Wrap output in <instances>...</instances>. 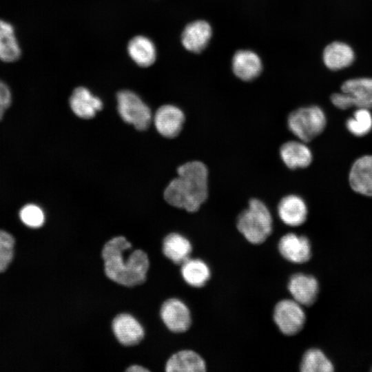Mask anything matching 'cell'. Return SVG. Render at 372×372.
<instances>
[{"instance_id": "6da1fadb", "label": "cell", "mask_w": 372, "mask_h": 372, "mask_svg": "<svg viewBox=\"0 0 372 372\" xmlns=\"http://www.w3.org/2000/svg\"><path fill=\"white\" fill-rule=\"evenodd\" d=\"M177 177L165 187L163 197L170 205L196 212L209 196V171L202 161L194 160L177 168Z\"/></svg>"}, {"instance_id": "7a4b0ae2", "label": "cell", "mask_w": 372, "mask_h": 372, "mask_svg": "<svg viewBox=\"0 0 372 372\" xmlns=\"http://www.w3.org/2000/svg\"><path fill=\"white\" fill-rule=\"evenodd\" d=\"M131 247V243L120 236L108 240L102 249L105 275L114 282L125 287L143 284L149 267L147 254L141 249L133 251L125 259V252Z\"/></svg>"}, {"instance_id": "3957f363", "label": "cell", "mask_w": 372, "mask_h": 372, "mask_svg": "<svg viewBox=\"0 0 372 372\" xmlns=\"http://www.w3.org/2000/svg\"><path fill=\"white\" fill-rule=\"evenodd\" d=\"M236 227L250 243L264 242L273 230V218L268 207L257 198H251L247 207L238 216Z\"/></svg>"}, {"instance_id": "277c9868", "label": "cell", "mask_w": 372, "mask_h": 372, "mask_svg": "<svg viewBox=\"0 0 372 372\" xmlns=\"http://www.w3.org/2000/svg\"><path fill=\"white\" fill-rule=\"evenodd\" d=\"M287 124L289 131L298 140L308 143L323 132L327 119L320 107L309 105L291 112Z\"/></svg>"}, {"instance_id": "5b68a950", "label": "cell", "mask_w": 372, "mask_h": 372, "mask_svg": "<svg viewBox=\"0 0 372 372\" xmlns=\"http://www.w3.org/2000/svg\"><path fill=\"white\" fill-rule=\"evenodd\" d=\"M118 111L122 119L138 130H146L152 120L149 107L134 92L122 90L117 96Z\"/></svg>"}, {"instance_id": "8992f818", "label": "cell", "mask_w": 372, "mask_h": 372, "mask_svg": "<svg viewBox=\"0 0 372 372\" xmlns=\"http://www.w3.org/2000/svg\"><path fill=\"white\" fill-rule=\"evenodd\" d=\"M273 318L279 330L289 336L300 332L306 321L302 305L293 298L279 301L275 305Z\"/></svg>"}, {"instance_id": "52a82bcc", "label": "cell", "mask_w": 372, "mask_h": 372, "mask_svg": "<svg viewBox=\"0 0 372 372\" xmlns=\"http://www.w3.org/2000/svg\"><path fill=\"white\" fill-rule=\"evenodd\" d=\"M160 315L167 328L174 333L185 332L192 324L189 308L177 298L165 300L161 307Z\"/></svg>"}, {"instance_id": "ba28073f", "label": "cell", "mask_w": 372, "mask_h": 372, "mask_svg": "<svg viewBox=\"0 0 372 372\" xmlns=\"http://www.w3.org/2000/svg\"><path fill=\"white\" fill-rule=\"evenodd\" d=\"M185 121L183 111L178 107L166 104L156 112L154 123L156 130L167 138L176 137L180 133Z\"/></svg>"}, {"instance_id": "9c48e42d", "label": "cell", "mask_w": 372, "mask_h": 372, "mask_svg": "<svg viewBox=\"0 0 372 372\" xmlns=\"http://www.w3.org/2000/svg\"><path fill=\"white\" fill-rule=\"evenodd\" d=\"M278 248L280 255L293 263H304L311 257V247L309 239L294 233L283 235L278 242Z\"/></svg>"}, {"instance_id": "30bf717a", "label": "cell", "mask_w": 372, "mask_h": 372, "mask_svg": "<svg viewBox=\"0 0 372 372\" xmlns=\"http://www.w3.org/2000/svg\"><path fill=\"white\" fill-rule=\"evenodd\" d=\"M213 31L209 22L198 19L189 23L181 34V43L185 49L193 53H200L209 44Z\"/></svg>"}, {"instance_id": "8fae6325", "label": "cell", "mask_w": 372, "mask_h": 372, "mask_svg": "<svg viewBox=\"0 0 372 372\" xmlns=\"http://www.w3.org/2000/svg\"><path fill=\"white\" fill-rule=\"evenodd\" d=\"M231 69L239 79L251 81L261 74L262 62L256 52L251 50H240L232 57Z\"/></svg>"}, {"instance_id": "7c38bea8", "label": "cell", "mask_w": 372, "mask_h": 372, "mask_svg": "<svg viewBox=\"0 0 372 372\" xmlns=\"http://www.w3.org/2000/svg\"><path fill=\"white\" fill-rule=\"evenodd\" d=\"M112 330L123 345L133 346L144 338L145 331L140 322L129 313H120L112 321Z\"/></svg>"}, {"instance_id": "4fadbf2b", "label": "cell", "mask_w": 372, "mask_h": 372, "mask_svg": "<svg viewBox=\"0 0 372 372\" xmlns=\"http://www.w3.org/2000/svg\"><path fill=\"white\" fill-rule=\"evenodd\" d=\"M293 299L302 306L311 305L316 300L319 286L315 277L302 273L293 274L288 282Z\"/></svg>"}, {"instance_id": "5bb4252c", "label": "cell", "mask_w": 372, "mask_h": 372, "mask_svg": "<svg viewBox=\"0 0 372 372\" xmlns=\"http://www.w3.org/2000/svg\"><path fill=\"white\" fill-rule=\"evenodd\" d=\"M278 215L281 221L290 227L302 225L307 218V207L304 200L296 194L283 196L278 204Z\"/></svg>"}, {"instance_id": "9a60e30c", "label": "cell", "mask_w": 372, "mask_h": 372, "mask_svg": "<svg viewBox=\"0 0 372 372\" xmlns=\"http://www.w3.org/2000/svg\"><path fill=\"white\" fill-rule=\"evenodd\" d=\"M283 163L290 169L306 168L312 162V153L306 143L291 140L283 143L279 148Z\"/></svg>"}, {"instance_id": "2e32d148", "label": "cell", "mask_w": 372, "mask_h": 372, "mask_svg": "<svg viewBox=\"0 0 372 372\" xmlns=\"http://www.w3.org/2000/svg\"><path fill=\"white\" fill-rule=\"evenodd\" d=\"M349 180L353 191L372 196V155L363 156L353 163Z\"/></svg>"}, {"instance_id": "e0dca14e", "label": "cell", "mask_w": 372, "mask_h": 372, "mask_svg": "<svg viewBox=\"0 0 372 372\" xmlns=\"http://www.w3.org/2000/svg\"><path fill=\"white\" fill-rule=\"evenodd\" d=\"M70 105L77 116L87 119L94 117L102 109L103 103L86 87H78L70 98Z\"/></svg>"}, {"instance_id": "ac0fdd59", "label": "cell", "mask_w": 372, "mask_h": 372, "mask_svg": "<svg viewBox=\"0 0 372 372\" xmlns=\"http://www.w3.org/2000/svg\"><path fill=\"white\" fill-rule=\"evenodd\" d=\"M167 372H204V359L192 350H181L173 354L165 364Z\"/></svg>"}, {"instance_id": "d6986e66", "label": "cell", "mask_w": 372, "mask_h": 372, "mask_svg": "<svg viewBox=\"0 0 372 372\" xmlns=\"http://www.w3.org/2000/svg\"><path fill=\"white\" fill-rule=\"evenodd\" d=\"M342 92L348 94L358 108L372 109V79L355 78L343 83Z\"/></svg>"}, {"instance_id": "ffe728a7", "label": "cell", "mask_w": 372, "mask_h": 372, "mask_svg": "<svg viewBox=\"0 0 372 372\" xmlns=\"http://www.w3.org/2000/svg\"><path fill=\"white\" fill-rule=\"evenodd\" d=\"M127 52L135 63L143 68L152 65L156 59L154 43L143 35L136 36L129 41Z\"/></svg>"}, {"instance_id": "44dd1931", "label": "cell", "mask_w": 372, "mask_h": 372, "mask_svg": "<svg viewBox=\"0 0 372 372\" xmlns=\"http://www.w3.org/2000/svg\"><path fill=\"white\" fill-rule=\"evenodd\" d=\"M354 52L347 44L335 41L328 45L323 52L325 65L331 70H339L352 64Z\"/></svg>"}, {"instance_id": "7402d4cb", "label": "cell", "mask_w": 372, "mask_h": 372, "mask_svg": "<svg viewBox=\"0 0 372 372\" xmlns=\"http://www.w3.org/2000/svg\"><path fill=\"white\" fill-rule=\"evenodd\" d=\"M192 251V246L190 241L178 233H171L163 240L164 255L176 264L181 265L189 258Z\"/></svg>"}, {"instance_id": "603a6c76", "label": "cell", "mask_w": 372, "mask_h": 372, "mask_svg": "<svg viewBox=\"0 0 372 372\" xmlns=\"http://www.w3.org/2000/svg\"><path fill=\"white\" fill-rule=\"evenodd\" d=\"M21 53L13 26L0 19V59L8 63L14 62L20 58Z\"/></svg>"}, {"instance_id": "cb8c5ba5", "label": "cell", "mask_w": 372, "mask_h": 372, "mask_svg": "<svg viewBox=\"0 0 372 372\" xmlns=\"http://www.w3.org/2000/svg\"><path fill=\"white\" fill-rule=\"evenodd\" d=\"M180 272L185 282L194 287H202L211 276L209 266L198 258L186 260L181 264Z\"/></svg>"}, {"instance_id": "d4e9b609", "label": "cell", "mask_w": 372, "mask_h": 372, "mask_svg": "<svg viewBox=\"0 0 372 372\" xmlns=\"http://www.w3.org/2000/svg\"><path fill=\"white\" fill-rule=\"evenodd\" d=\"M302 372H331L333 366L325 354L320 349L312 348L302 356L300 366Z\"/></svg>"}, {"instance_id": "484cf974", "label": "cell", "mask_w": 372, "mask_h": 372, "mask_svg": "<svg viewBox=\"0 0 372 372\" xmlns=\"http://www.w3.org/2000/svg\"><path fill=\"white\" fill-rule=\"evenodd\" d=\"M347 130L353 135L362 136L372 130V114L369 109L358 108L346 122Z\"/></svg>"}, {"instance_id": "4316f807", "label": "cell", "mask_w": 372, "mask_h": 372, "mask_svg": "<svg viewBox=\"0 0 372 372\" xmlns=\"http://www.w3.org/2000/svg\"><path fill=\"white\" fill-rule=\"evenodd\" d=\"M19 216L25 225L32 228L40 227L45 220L43 210L34 204L25 205L21 209Z\"/></svg>"}, {"instance_id": "83f0119b", "label": "cell", "mask_w": 372, "mask_h": 372, "mask_svg": "<svg viewBox=\"0 0 372 372\" xmlns=\"http://www.w3.org/2000/svg\"><path fill=\"white\" fill-rule=\"evenodd\" d=\"M14 240L6 231L0 230V272L4 271L13 257Z\"/></svg>"}, {"instance_id": "f1b7e54d", "label": "cell", "mask_w": 372, "mask_h": 372, "mask_svg": "<svg viewBox=\"0 0 372 372\" xmlns=\"http://www.w3.org/2000/svg\"><path fill=\"white\" fill-rule=\"evenodd\" d=\"M11 101L12 95L8 86L0 81V120L3 118L5 111L9 107Z\"/></svg>"}, {"instance_id": "f546056e", "label": "cell", "mask_w": 372, "mask_h": 372, "mask_svg": "<svg viewBox=\"0 0 372 372\" xmlns=\"http://www.w3.org/2000/svg\"><path fill=\"white\" fill-rule=\"evenodd\" d=\"M331 101L336 107L341 110H347L354 106L351 97L343 92L332 94Z\"/></svg>"}, {"instance_id": "4dcf8cb0", "label": "cell", "mask_w": 372, "mask_h": 372, "mask_svg": "<svg viewBox=\"0 0 372 372\" xmlns=\"http://www.w3.org/2000/svg\"><path fill=\"white\" fill-rule=\"evenodd\" d=\"M127 372H149V370L143 366L134 364L129 366L126 370Z\"/></svg>"}]
</instances>
